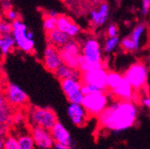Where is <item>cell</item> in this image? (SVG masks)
Instances as JSON below:
<instances>
[{
  "mask_svg": "<svg viewBox=\"0 0 150 149\" xmlns=\"http://www.w3.org/2000/svg\"><path fill=\"white\" fill-rule=\"evenodd\" d=\"M139 117V107L133 101H112L98 117L100 128L112 133H121L132 128Z\"/></svg>",
  "mask_w": 150,
  "mask_h": 149,
  "instance_id": "cell-1",
  "label": "cell"
},
{
  "mask_svg": "<svg viewBox=\"0 0 150 149\" xmlns=\"http://www.w3.org/2000/svg\"><path fill=\"white\" fill-rule=\"evenodd\" d=\"M81 62L79 70L81 73L104 67L103 48L100 42L93 37L86 39L81 44Z\"/></svg>",
  "mask_w": 150,
  "mask_h": 149,
  "instance_id": "cell-2",
  "label": "cell"
},
{
  "mask_svg": "<svg viewBox=\"0 0 150 149\" xmlns=\"http://www.w3.org/2000/svg\"><path fill=\"white\" fill-rule=\"evenodd\" d=\"M26 115L30 127H40L48 130L58 121L55 112L50 107L31 106L27 111Z\"/></svg>",
  "mask_w": 150,
  "mask_h": 149,
  "instance_id": "cell-3",
  "label": "cell"
},
{
  "mask_svg": "<svg viewBox=\"0 0 150 149\" xmlns=\"http://www.w3.org/2000/svg\"><path fill=\"white\" fill-rule=\"evenodd\" d=\"M124 79L127 80L133 88L139 93L145 89L147 85L149 77L148 66L141 62L137 61L131 64L123 73Z\"/></svg>",
  "mask_w": 150,
  "mask_h": 149,
  "instance_id": "cell-4",
  "label": "cell"
},
{
  "mask_svg": "<svg viewBox=\"0 0 150 149\" xmlns=\"http://www.w3.org/2000/svg\"><path fill=\"white\" fill-rule=\"evenodd\" d=\"M112 96L106 91H99L97 93L85 96L81 105L84 106L90 117H98L110 105Z\"/></svg>",
  "mask_w": 150,
  "mask_h": 149,
  "instance_id": "cell-5",
  "label": "cell"
},
{
  "mask_svg": "<svg viewBox=\"0 0 150 149\" xmlns=\"http://www.w3.org/2000/svg\"><path fill=\"white\" fill-rule=\"evenodd\" d=\"M13 32L12 35L15 40L16 47L21 51L31 54L34 52V36L27 26L21 21L17 20L12 23Z\"/></svg>",
  "mask_w": 150,
  "mask_h": 149,
  "instance_id": "cell-6",
  "label": "cell"
},
{
  "mask_svg": "<svg viewBox=\"0 0 150 149\" xmlns=\"http://www.w3.org/2000/svg\"><path fill=\"white\" fill-rule=\"evenodd\" d=\"M63 64L79 70L81 62V46L74 40H70L64 47L59 49Z\"/></svg>",
  "mask_w": 150,
  "mask_h": 149,
  "instance_id": "cell-7",
  "label": "cell"
},
{
  "mask_svg": "<svg viewBox=\"0 0 150 149\" xmlns=\"http://www.w3.org/2000/svg\"><path fill=\"white\" fill-rule=\"evenodd\" d=\"M61 88L70 104H81L84 95L81 91L82 82L81 80L67 79L60 81Z\"/></svg>",
  "mask_w": 150,
  "mask_h": 149,
  "instance_id": "cell-8",
  "label": "cell"
},
{
  "mask_svg": "<svg viewBox=\"0 0 150 149\" xmlns=\"http://www.w3.org/2000/svg\"><path fill=\"white\" fill-rule=\"evenodd\" d=\"M108 71L105 67H100L81 73V81L82 84H89L98 88L101 91H106Z\"/></svg>",
  "mask_w": 150,
  "mask_h": 149,
  "instance_id": "cell-9",
  "label": "cell"
},
{
  "mask_svg": "<svg viewBox=\"0 0 150 149\" xmlns=\"http://www.w3.org/2000/svg\"><path fill=\"white\" fill-rule=\"evenodd\" d=\"M5 96L8 103L13 107H23L29 103V97L26 92L18 85L8 82L5 88Z\"/></svg>",
  "mask_w": 150,
  "mask_h": 149,
  "instance_id": "cell-10",
  "label": "cell"
},
{
  "mask_svg": "<svg viewBox=\"0 0 150 149\" xmlns=\"http://www.w3.org/2000/svg\"><path fill=\"white\" fill-rule=\"evenodd\" d=\"M30 133L37 149H54L55 142L50 130L40 127H30Z\"/></svg>",
  "mask_w": 150,
  "mask_h": 149,
  "instance_id": "cell-11",
  "label": "cell"
},
{
  "mask_svg": "<svg viewBox=\"0 0 150 149\" xmlns=\"http://www.w3.org/2000/svg\"><path fill=\"white\" fill-rule=\"evenodd\" d=\"M110 94L112 98H115L116 100L122 101H133L139 100L138 96L139 93L133 88V87L129 84V82L123 79V81L115 88L110 91Z\"/></svg>",
  "mask_w": 150,
  "mask_h": 149,
  "instance_id": "cell-12",
  "label": "cell"
},
{
  "mask_svg": "<svg viewBox=\"0 0 150 149\" xmlns=\"http://www.w3.org/2000/svg\"><path fill=\"white\" fill-rule=\"evenodd\" d=\"M42 62L47 71L54 73L59 66L63 64L59 49L51 45H48L44 51Z\"/></svg>",
  "mask_w": 150,
  "mask_h": 149,
  "instance_id": "cell-13",
  "label": "cell"
},
{
  "mask_svg": "<svg viewBox=\"0 0 150 149\" xmlns=\"http://www.w3.org/2000/svg\"><path fill=\"white\" fill-rule=\"evenodd\" d=\"M67 115L73 125L80 128L84 127L90 117L81 104H69Z\"/></svg>",
  "mask_w": 150,
  "mask_h": 149,
  "instance_id": "cell-14",
  "label": "cell"
},
{
  "mask_svg": "<svg viewBox=\"0 0 150 149\" xmlns=\"http://www.w3.org/2000/svg\"><path fill=\"white\" fill-rule=\"evenodd\" d=\"M50 132L55 143L69 145L72 148L75 146V142L71 133L62 122H56L54 126L50 129Z\"/></svg>",
  "mask_w": 150,
  "mask_h": 149,
  "instance_id": "cell-15",
  "label": "cell"
},
{
  "mask_svg": "<svg viewBox=\"0 0 150 149\" xmlns=\"http://www.w3.org/2000/svg\"><path fill=\"white\" fill-rule=\"evenodd\" d=\"M89 20L93 26L100 27L103 26L109 17V6L106 3L103 2L97 8L90 10L89 13Z\"/></svg>",
  "mask_w": 150,
  "mask_h": 149,
  "instance_id": "cell-16",
  "label": "cell"
},
{
  "mask_svg": "<svg viewBox=\"0 0 150 149\" xmlns=\"http://www.w3.org/2000/svg\"><path fill=\"white\" fill-rule=\"evenodd\" d=\"M129 37L134 42L137 51H139L148 43V28L144 23H139L133 28Z\"/></svg>",
  "mask_w": 150,
  "mask_h": 149,
  "instance_id": "cell-17",
  "label": "cell"
},
{
  "mask_svg": "<svg viewBox=\"0 0 150 149\" xmlns=\"http://www.w3.org/2000/svg\"><path fill=\"white\" fill-rule=\"evenodd\" d=\"M57 29L67 34L71 39L79 36L81 32L80 27L71 18L62 14L57 17Z\"/></svg>",
  "mask_w": 150,
  "mask_h": 149,
  "instance_id": "cell-18",
  "label": "cell"
},
{
  "mask_svg": "<svg viewBox=\"0 0 150 149\" xmlns=\"http://www.w3.org/2000/svg\"><path fill=\"white\" fill-rule=\"evenodd\" d=\"M13 108L8 103L5 94L0 92V123L4 124L7 128L13 125Z\"/></svg>",
  "mask_w": 150,
  "mask_h": 149,
  "instance_id": "cell-19",
  "label": "cell"
},
{
  "mask_svg": "<svg viewBox=\"0 0 150 149\" xmlns=\"http://www.w3.org/2000/svg\"><path fill=\"white\" fill-rule=\"evenodd\" d=\"M47 39L48 41V45H51L58 49L64 47L71 40V38L67 34L59 30L58 29L47 33Z\"/></svg>",
  "mask_w": 150,
  "mask_h": 149,
  "instance_id": "cell-20",
  "label": "cell"
},
{
  "mask_svg": "<svg viewBox=\"0 0 150 149\" xmlns=\"http://www.w3.org/2000/svg\"><path fill=\"white\" fill-rule=\"evenodd\" d=\"M55 77L59 79L60 81L67 80V79H75V80H81V72L80 70L72 69L65 64H62L59 68L54 72Z\"/></svg>",
  "mask_w": 150,
  "mask_h": 149,
  "instance_id": "cell-21",
  "label": "cell"
},
{
  "mask_svg": "<svg viewBox=\"0 0 150 149\" xmlns=\"http://www.w3.org/2000/svg\"><path fill=\"white\" fill-rule=\"evenodd\" d=\"M16 47L15 40L13 39V37L12 34L8 35H4L3 39H2V44L0 47V54H1L3 56H6L9 53H11L14 47Z\"/></svg>",
  "mask_w": 150,
  "mask_h": 149,
  "instance_id": "cell-22",
  "label": "cell"
},
{
  "mask_svg": "<svg viewBox=\"0 0 150 149\" xmlns=\"http://www.w3.org/2000/svg\"><path fill=\"white\" fill-rule=\"evenodd\" d=\"M124 79L123 74L115 71H108L107 76V88L109 91L115 89Z\"/></svg>",
  "mask_w": 150,
  "mask_h": 149,
  "instance_id": "cell-23",
  "label": "cell"
},
{
  "mask_svg": "<svg viewBox=\"0 0 150 149\" xmlns=\"http://www.w3.org/2000/svg\"><path fill=\"white\" fill-rule=\"evenodd\" d=\"M19 149H35V143L30 133L20 134L18 137Z\"/></svg>",
  "mask_w": 150,
  "mask_h": 149,
  "instance_id": "cell-24",
  "label": "cell"
},
{
  "mask_svg": "<svg viewBox=\"0 0 150 149\" xmlns=\"http://www.w3.org/2000/svg\"><path fill=\"white\" fill-rule=\"evenodd\" d=\"M120 39L118 37H115V38H107V40L105 41L103 51L106 54H112L114 53L117 47L120 46Z\"/></svg>",
  "mask_w": 150,
  "mask_h": 149,
  "instance_id": "cell-25",
  "label": "cell"
},
{
  "mask_svg": "<svg viewBox=\"0 0 150 149\" xmlns=\"http://www.w3.org/2000/svg\"><path fill=\"white\" fill-rule=\"evenodd\" d=\"M43 29L47 33L57 29V18L43 14Z\"/></svg>",
  "mask_w": 150,
  "mask_h": 149,
  "instance_id": "cell-26",
  "label": "cell"
},
{
  "mask_svg": "<svg viewBox=\"0 0 150 149\" xmlns=\"http://www.w3.org/2000/svg\"><path fill=\"white\" fill-rule=\"evenodd\" d=\"M120 47L122 49V51L126 52V53H133L137 51L136 46L134 44V42L132 41V40L130 39V37H125L121 40L120 43Z\"/></svg>",
  "mask_w": 150,
  "mask_h": 149,
  "instance_id": "cell-27",
  "label": "cell"
},
{
  "mask_svg": "<svg viewBox=\"0 0 150 149\" xmlns=\"http://www.w3.org/2000/svg\"><path fill=\"white\" fill-rule=\"evenodd\" d=\"M4 149H19L18 138L12 134H7L4 138Z\"/></svg>",
  "mask_w": 150,
  "mask_h": 149,
  "instance_id": "cell-28",
  "label": "cell"
},
{
  "mask_svg": "<svg viewBox=\"0 0 150 149\" xmlns=\"http://www.w3.org/2000/svg\"><path fill=\"white\" fill-rule=\"evenodd\" d=\"M27 120V115L23 113L22 110H18L15 111L13 114V125L15 126H20L23 125Z\"/></svg>",
  "mask_w": 150,
  "mask_h": 149,
  "instance_id": "cell-29",
  "label": "cell"
},
{
  "mask_svg": "<svg viewBox=\"0 0 150 149\" xmlns=\"http://www.w3.org/2000/svg\"><path fill=\"white\" fill-rule=\"evenodd\" d=\"M0 32L3 35H8L12 34L13 32V25L11 23H9L6 20H2L0 21Z\"/></svg>",
  "mask_w": 150,
  "mask_h": 149,
  "instance_id": "cell-30",
  "label": "cell"
},
{
  "mask_svg": "<svg viewBox=\"0 0 150 149\" xmlns=\"http://www.w3.org/2000/svg\"><path fill=\"white\" fill-rule=\"evenodd\" d=\"M5 16H6V21H8L11 23H13V22H15L17 20H20V15H19V13L13 9L5 12Z\"/></svg>",
  "mask_w": 150,
  "mask_h": 149,
  "instance_id": "cell-31",
  "label": "cell"
},
{
  "mask_svg": "<svg viewBox=\"0 0 150 149\" xmlns=\"http://www.w3.org/2000/svg\"><path fill=\"white\" fill-rule=\"evenodd\" d=\"M81 91H82V93H83V95H84V96H88V95L93 94V93L99 92V91H101V90H99L98 88H96L95 86H93V85L83 84V85H82Z\"/></svg>",
  "mask_w": 150,
  "mask_h": 149,
  "instance_id": "cell-32",
  "label": "cell"
},
{
  "mask_svg": "<svg viewBox=\"0 0 150 149\" xmlns=\"http://www.w3.org/2000/svg\"><path fill=\"white\" fill-rule=\"evenodd\" d=\"M106 35L108 38L118 37V27L115 23H112V24L108 25V27L106 29Z\"/></svg>",
  "mask_w": 150,
  "mask_h": 149,
  "instance_id": "cell-33",
  "label": "cell"
},
{
  "mask_svg": "<svg viewBox=\"0 0 150 149\" xmlns=\"http://www.w3.org/2000/svg\"><path fill=\"white\" fill-rule=\"evenodd\" d=\"M150 11V0H141V13L146 15Z\"/></svg>",
  "mask_w": 150,
  "mask_h": 149,
  "instance_id": "cell-34",
  "label": "cell"
},
{
  "mask_svg": "<svg viewBox=\"0 0 150 149\" xmlns=\"http://www.w3.org/2000/svg\"><path fill=\"white\" fill-rule=\"evenodd\" d=\"M139 101L142 106L150 110V95H146L139 97Z\"/></svg>",
  "mask_w": 150,
  "mask_h": 149,
  "instance_id": "cell-35",
  "label": "cell"
},
{
  "mask_svg": "<svg viewBox=\"0 0 150 149\" xmlns=\"http://www.w3.org/2000/svg\"><path fill=\"white\" fill-rule=\"evenodd\" d=\"M6 135H7V127L2 123H0V137L5 138Z\"/></svg>",
  "mask_w": 150,
  "mask_h": 149,
  "instance_id": "cell-36",
  "label": "cell"
},
{
  "mask_svg": "<svg viewBox=\"0 0 150 149\" xmlns=\"http://www.w3.org/2000/svg\"><path fill=\"white\" fill-rule=\"evenodd\" d=\"M44 14L46 15H48V16H51V17H54V18H57L59 16L58 13L56 11H54V10H47L44 13Z\"/></svg>",
  "mask_w": 150,
  "mask_h": 149,
  "instance_id": "cell-37",
  "label": "cell"
},
{
  "mask_svg": "<svg viewBox=\"0 0 150 149\" xmlns=\"http://www.w3.org/2000/svg\"><path fill=\"white\" fill-rule=\"evenodd\" d=\"M54 149H73L72 147L69 146V145H62V144H58V143H55Z\"/></svg>",
  "mask_w": 150,
  "mask_h": 149,
  "instance_id": "cell-38",
  "label": "cell"
},
{
  "mask_svg": "<svg viewBox=\"0 0 150 149\" xmlns=\"http://www.w3.org/2000/svg\"><path fill=\"white\" fill-rule=\"evenodd\" d=\"M2 6H3V9H4V11H5V12H6V11H9V10L13 9V8H12V4L10 3V1L3 2Z\"/></svg>",
  "mask_w": 150,
  "mask_h": 149,
  "instance_id": "cell-39",
  "label": "cell"
},
{
  "mask_svg": "<svg viewBox=\"0 0 150 149\" xmlns=\"http://www.w3.org/2000/svg\"><path fill=\"white\" fill-rule=\"evenodd\" d=\"M102 1L103 0H90V2L94 5H100L101 3H103Z\"/></svg>",
  "mask_w": 150,
  "mask_h": 149,
  "instance_id": "cell-40",
  "label": "cell"
},
{
  "mask_svg": "<svg viewBox=\"0 0 150 149\" xmlns=\"http://www.w3.org/2000/svg\"><path fill=\"white\" fill-rule=\"evenodd\" d=\"M0 149H4V138L0 137Z\"/></svg>",
  "mask_w": 150,
  "mask_h": 149,
  "instance_id": "cell-41",
  "label": "cell"
},
{
  "mask_svg": "<svg viewBox=\"0 0 150 149\" xmlns=\"http://www.w3.org/2000/svg\"><path fill=\"white\" fill-rule=\"evenodd\" d=\"M74 1H75V0H65V2H66L68 5H71Z\"/></svg>",
  "mask_w": 150,
  "mask_h": 149,
  "instance_id": "cell-42",
  "label": "cell"
},
{
  "mask_svg": "<svg viewBox=\"0 0 150 149\" xmlns=\"http://www.w3.org/2000/svg\"><path fill=\"white\" fill-rule=\"evenodd\" d=\"M3 34L0 32V47H1V44H2V39H3Z\"/></svg>",
  "mask_w": 150,
  "mask_h": 149,
  "instance_id": "cell-43",
  "label": "cell"
},
{
  "mask_svg": "<svg viewBox=\"0 0 150 149\" xmlns=\"http://www.w3.org/2000/svg\"><path fill=\"white\" fill-rule=\"evenodd\" d=\"M2 76H3V71L1 70V67H0V80L2 79Z\"/></svg>",
  "mask_w": 150,
  "mask_h": 149,
  "instance_id": "cell-44",
  "label": "cell"
},
{
  "mask_svg": "<svg viewBox=\"0 0 150 149\" xmlns=\"http://www.w3.org/2000/svg\"><path fill=\"white\" fill-rule=\"evenodd\" d=\"M148 69H149V71H150V57H149V59H148Z\"/></svg>",
  "mask_w": 150,
  "mask_h": 149,
  "instance_id": "cell-45",
  "label": "cell"
},
{
  "mask_svg": "<svg viewBox=\"0 0 150 149\" xmlns=\"http://www.w3.org/2000/svg\"><path fill=\"white\" fill-rule=\"evenodd\" d=\"M0 1H2V2H6V1H10V0H0Z\"/></svg>",
  "mask_w": 150,
  "mask_h": 149,
  "instance_id": "cell-46",
  "label": "cell"
},
{
  "mask_svg": "<svg viewBox=\"0 0 150 149\" xmlns=\"http://www.w3.org/2000/svg\"><path fill=\"white\" fill-rule=\"evenodd\" d=\"M0 21H1V19H0Z\"/></svg>",
  "mask_w": 150,
  "mask_h": 149,
  "instance_id": "cell-47",
  "label": "cell"
}]
</instances>
